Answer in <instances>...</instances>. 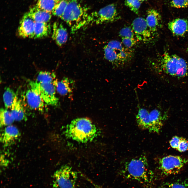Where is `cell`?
I'll return each instance as SVG.
<instances>
[{"instance_id": "obj_1", "label": "cell", "mask_w": 188, "mask_h": 188, "mask_svg": "<svg viewBox=\"0 0 188 188\" xmlns=\"http://www.w3.org/2000/svg\"><path fill=\"white\" fill-rule=\"evenodd\" d=\"M120 172L125 178L135 180L145 186H150L153 181V172L149 169L147 159L144 155L125 162Z\"/></svg>"}, {"instance_id": "obj_2", "label": "cell", "mask_w": 188, "mask_h": 188, "mask_svg": "<svg viewBox=\"0 0 188 188\" xmlns=\"http://www.w3.org/2000/svg\"><path fill=\"white\" fill-rule=\"evenodd\" d=\"M152 67L157 73L179 78L188 77V63L176 54L164 53Z\"/></svg>"}, {"instance_id": "obj_3", "label": "cell", "mask_w": 188, "mask_h": 188, "mask_svg": "<svg viewBox=\"0 0 188 188\" xmlns=\"http://www.w3.org/2000/svg\"><path fill=\"white\" fill-rule=\"evenodd\" d=\"M100 132L91 120L80 118L74 119L67 126L65 134L69 139L84 143L92 141L99 135Z\"/></svg>"}, {"instance_id": "obj_4", "label": "cell", "mask_w": 188, "mask_h": 188, "mask_svg": "<svg viewBox=\"0 0 188 188\" xmlns=\"http://www.w3.org/2000/svg\"><path fill=\"white\" fill-rule=\"evenodd\" d=\"M105 58L116 68L125 66L131 60L132 51L125 47L121 42L116 40L110 41L104 48Z\"/></svg>"}, {"instance_id": "obj_5", "label": "cell", "mask_w": 188, "mask_h": 188, "mask_svg": "<svg viewBox=\"0 0 188 188\" xmlns=\"http://www.w3.org/2000/svg\"><path fill=\"white\" fill-rule=\"evenodd\" d=\"M89 14L88 9L80 3L79 0H69L60 18L71 27L74 32L83 27Z\"/></svg>"}, {"instance_id": "obj_6", "label": "cell", "mask_w": 188, "mask_h": 188, "mask_svg": "<svg viewBox=\"0 0 188 188\" xmlns=\"http://www.w3.org/2000/svg\"><path fill=\"white\" fill-rule=\"evenodd\" d=\"M120 17L115 4H111L89 14L83 27L93 24L113 22L119 19Z\"/></svg>"}, {"instance_id": "obj_7", "label": "cell", "mask_w": 188, "mask_h": 188, "mask_svg": "<svg viewBox=\"0 0 188 188\" xmlns=\"http://www.w3.org/2000/svg\"><path fill=\"white\" fill-rule=\"evenodd\" d=\"M53 178V186L55 188H74L78 174L71 167L65 165L54 172Z\"/></svg>"}, {"instance_id": "obj_8", "label": "cell", "mask_w": 188, "mask_h": 188, "mask_svg": "<svg viewBox=\"0 0 188 188\" xmlns=\"http://www.w3.org/2000/svg\"><path fill=\"white\" fill-rule=\"evenodd\" d=\"M30 88L42 98L46 104L56 106L59 105V99L56 95L57 84L40 83L29 80Z\"/></svg>"}, {"instance_id": "obj_9", "label": "cell", "mask_w": 188, "mask_h": 188, "mask_svg": "<svg viewBox=\"0 0 188 188\" xmlns=\"http://www.w3.org/2000/svg\"><path fill=\"white\" fill-rule=\"evenodd\" d=\"M188 163V158L168 156L159 161L158 169L161 175L166 177L178 174Z\"/></svg>"}, {"instance_id": "obj_10", "label": "cell", "mask_w": 188, "mask_h": 188, "mask_svg": "<svg viewBox=\"0 0 188 188\" xmlns=\"http://www.w3.org/2000/svg\"><path fill=\"white\" fill-rule=\"evenodd\" d=\"M131 27L137 41L147 43L151 40L152 34L144 18L139 17L134 19Z\"/></svg>"}, {"instance_id": "obj_11", "label": "cell", "mask_w": 188, "mask_h": 188, "mask_svg": "<svg viewBox=\"0 0 188 188\" xmlns=\"http://www.w3.org/2000/svg\"><path fill=\"white\" fill-rule=\"evenodd\" d=\"M35 22L28 12L25 13L20 23L18 30L19 35L23 38H33Z\"/></svg>"}, {"instance_id": "obj_12", "label": "cell", "mask_w": 188, "mask_h": 188, "mask_svg": "<svg viewBox=\"0 0 188 188\" xmlns=\"http://www.w3.org/2000/svg\"><path fill=\"white\" fill-rule=\"evenodd\" d=\"M25 97L28 105L31 109L41 112L44 111L45 103L40 97L31 89L26 91Z\"/></svg>"}, {"instance_id": "obj_13", "label": "cell", "mask_w": 188, "mask_h": 188, "mask_svg": "<svg viewBox=\"0 0 188 188\" xmlns=\"http://www.w3.org/2000/svg\"><path fill=\"white\" fill-rule=\"evenodd\" d=\"M168 27L173 35L182 36L188 31V21L184 19H175L168 22Z\"/></svg>"}, {"instance_id": "obj_14", "label": "cell", "mask_w": 188, "mask_h": 188, "mask_svg": "<svg viewBox=\"0 0 188 188\" xmlns=\"http://www.w3.org/2000/svg\"><path fill=\"white\" fill-rule=\"evenodd\" d=\"M20 134L18 129L15 126L11 125L6 126L1 136V142L4 146L10 145L17 139Z\"/></svg>"}, {"instance_id": "obj_15", "label": "cell", "mask_w": 188, "mask_h": 188, "mask_svg": "<svg viewBox=\"0 0 188 188\" xmlns=\"http://www.w3.org/2000/svg\"><path fill=\"white\" fill-rule=\"evenodd\" d=\"M161 19V14L157 10L152 8L149 9L147 10L146 17L145 19L152 35L160 27Z\"/></svg>"}, {"instance_id": "obj_16", "label": "cell", "mask_w": 188, "mask_h": 188, "mask_svg": "<svg viewBox=\"0 0 188 188\" xmlns=\"http://www.w3.org/2000/svg\"><path fill=\"white\" fill-rule=\"evenodd\" d=\"M161 112L155 109L149 112L150 125L148 130L150 132L158 133L161 129L164 119Z\"/></svg>"}, {"instance_id": "obj_17", "label": "cell", "mask_w": 188, "mask_h": 188, "mask_svg": "<svg viewBox=\"0 0 188 188\" xmlns=\"http://www.w3.org/2000/svg\"><path fill=\"white\" fill-rule=\"evenodd\" d=\"M23 99L16 95L11 109V111L15 121L27 119L26 113Z\"/></svg>"}, {"instance_id": "obj_18", "label": "cell", "mask_w": 188, "mask_h": 188, "mask_svg": "<svg viewBox=\"0 0 188 188\" xmlns=\"http://www.w3.org/2000/svg\"><path fill=\"white\" fill-rule=\"evenodd\" d=\"M52 37L56 44L61 46L67 42L68 38L67 30L61 24L56 22L53 25Z\"/></svg>"}, {"instance_id": "obj_19", "label": "cell", "mask_w": 188, "mask_h": 188, "mask_svg": "<svg viewBox=\"0 0 188 188\" xmlns=\"http://www.w3.org/2000/svg\"><path fill=\"white\" fill-rule=\"evenodd\" d=\"M28 12L35 22L48 23L52 16L51 13L42 9L36 5L31 8Z\"/></svg>"}, {"instance_id": "obj_20", "label": "cell", "mask_w": 188, "mask_h": 188, "mask_svg": "<svg viewBox=\"0 0 188 188\" xmlns=\"http://www.w3.org/2000/svg\"><path fill=\"white\" fill-rule=\"evenodd\" d=\"M74 84L73 80L68 77H64L61 81H58L56 90L61 95H69L73 92Z\"/></svg>"}, {"instance_id": "obj_21", "label": "cell", "mask_w": 188, "mask_h": 188, "mask_svg": "<svg viewBox=\"0 0 188 188\" xmlns=\"http://www.w3.org/2000/svg\"><path fill=\"white\" fill-rule=\"evenodd\" d=\"M149 112L145 108L139 107L136 116L137 124L141 129L148 130L150 125Z\"/></svg>"}, {"instance_id": "obj_22", "label": "cell", "mask_w": 188, "mask_h": 188, "mask_svg": "<svg viewBox=\"0 0 188 188\" xmlns=\"http://www.w3.org/2000/svg\"><path fill=\"white\" fill-rule=\"evenodd\" d=\"M51 31L50 25L48 23L35 22L33 38H39L46 37Z\"/></svg>"}, {"instance_id": "obj_23", "label": "cell", "mask_w": 188, "mask_h": 188, "mask_svg": "<svg viewBox=\"0 0 188 188\" xmlns=\"http://www.w3.org/2000/svg\"><path fill=\"white\" fill-rule=\"evenodd\" d=\"M157 188H188V179L179 178L166 181Z\"/></svg>"}, {"instance_id": "obj_24", "label": "cell", "mask_w": 188, "mask_h": 188, "mask_svg": "<svg viewBox=\"0 0 188 188\" xmlns=\"http://www.w3.org/2000/svg\"><path fill=\"white\" fill-rule=\"evenodd\" d=\"M36 81L39 83H46L57 84L58 81L54 73L46 71L40 72Z\"/></svg>"}, {"instance_id": "obj_25", "label": "cell", "mask_w": 188, "mask_h": 188, "mask_svg": "<svg viewBox=\"0 0 188 188\" xmlns=\"http://www.w3.org/2000/svg\"><path fill=\"white\" fill-rule=\"evenodd\" d=\"M6 108H2L0 110V125L1 127L10 125L15 121L11 111Z\"/></svg>"}, {"instance_id": "obj_26", "label": "cell", "mask_w": 188, "mask_h": 188, "mask_svg": "<svg viewBox=\"0 0 188 188\" xmlns=\"http://www.w3.org/2000/svg\"><path fill=\"white\" fill-rule=\"evenodd\" d=\"M17 95L14 91L9 87H7L3 93V99L5 108L11 109Z\"/></svg>"}, {"instance_id": "obj_27", "label": "cell", "mask_w": 188, "mask_h": 188, "mask_svg": "<svg viewBox=\"0 0 188 188\" xmlns=\"http://www.w3.org/2000/svg\"><path fill=\"white\" fill-rule=\"evenodd\" d=\"M58 2L55 0H37L36 5L42 9L51 13Z\"/></svg>"}, {"instance_id": "obj_28", "label": "cell", "mask_w": 188, "mask_h": 188, "mask_svg": "<svg viewBox=\"0 0 188 188\" xmlns=\"http://www.w3.org/2000/svg\"><path fill=\"white\" fill-rule=\"evenodd\" d=\"M69 0H62L58 2L52 11L54 15L60 17L62 16Z\"/></svg>"}, {"instance_id": "obj_29", "label": "cell", "mask_w": 188, "mask_h": 188, "mask_svg": "<svg viewBox=\"0 0 188 188\" xmlns=\"http://www.w3.org/2000/svg\"><path fill=\"white\" fill-rule=\"evenodd\" d=\"M124 4L135 14H139L141 5V2L139 0H125Z\"/></svg>"}, {"instance_id": "obj_30", "label": "cell", "mask_w": 188, "mask_h": 188, "mask_svg": "<svg viewBox=\"0 0 188 188\" xmlns=\"http://www.w3.org/2000/svg\"><path fill=\"white\" fill-rule=\"evenodd\" d=\"M119 36L121 38L127 37L136 38L132 27L129 26H126L122 28L119 31Z\"/></svg>"}, {"instance_id": "obj_31", "label": "cell", "mask_w": 188, "mask_h": 188, "mask_svg": "<svg viewBox=\"0 0 188 188\" xmlns=\"http://www.w3.org/2000/svg\"><path fill=\"white\" fill-rule=\"evenodd\" d=\"M170 3L175 8H185L188 6V0H170Z\"/></svg>"}, {"instance_id": "obj_32", "label": "cell", "mask_w": 188, "mask_h": 188, "mask_svg": "<svg viewBox=\"0 0 188 188\" xmlns=\"http://www.w3.org/2000/svg\"><path fill=\"white\" fill-rule=\"evenodd\" d=\"M123 45L125 47L130 49L136 44L137 40L136 38L124 37L121 38Z\"/></svg>"}, {"instance_id": "obj_33", "label": "cell", "mask_w": 188, "mask_h": 188, "mask_svg": "<svg viewBox=\"0 0 188 188\" xmlns=\"http://www.w3.org/2000/svg\"><path fill=\"white\" fill-rule=\"evenodd\" d=\"M188 149V142L186 139L181 138L177 150L180 152H184Z\"/></svg>"}, {"instance_id": "obj_34", "label": "cell", "mask_w": 188, "mask_h": 188, "mask_svg": "<svg viewBox=\"0 0 188 188\" xmlns=\"http://www.w3.org/2000/svg\"><path fill=\"white\" fill-rule=\"evenodd\" d=\"M181 137L177 136L173 137L169 141L171 147L174 149H177Z\"/></svg>"}, {"instance_id": "obj_35", "label": "cell", "mask_w": 188, "mask_h": 188, "mask_svg": "<svg viewBox=\"0 0 188 188\" xmlns=\"http://www.w3.org/2000/svg\"><path fill=\"white\" fill-rule=\"evenodd\" d=\"M140 2H143L146 1L147 0H139Z\"/></svg>"}, {"instance_id": "obj_36", "label": "cell", "mask_w": 188, "mask_h": 188, "mask_svg": "<svg viewBox=\"0 0 188 188\" xmlns=\"http://www.w3.org/2000/svg\"><path fill=\"white\" fill-rule=\"evenodd\" d=\"M56 0L57 2H59L60 1H61L62 0Z\"/></svg>"}]
</instances>
